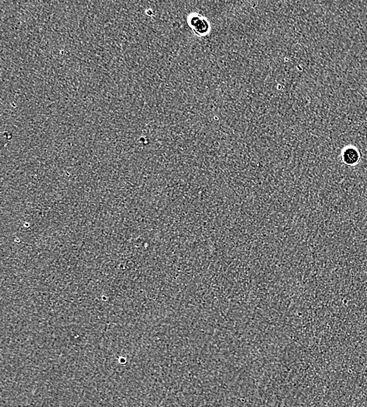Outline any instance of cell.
<instances>
[{
  "mask_svg": "<svg viewBox=\"0 0 367 407\" xmlns=\"http://www.w3.org/2000/svg\"><path fill=\"white\" fill-rule=\"evenodd\" d=\"M187 24L193 33L199 37L208 36L211 32V23L208 18L199 13H191L189 15Z\"/></svg>",
  "mask_w": 367,
  "mask_h": 407,
  "instance_id": "1",
  "label": "cell"
},
{
  "mask_svg": "<svg viewBox=\"0 0 367 407\" xmlns=\"http://www.w3.org/2000/svg\"><path fill=\"white\" fill-rule=\"evenodd\" d=\"M341 157H342V162L347 166H356L361 159L358 149L352 146L344 148L341 153Z\"/></svg>",
  "mask_w": 367,
  "mask_h": 407,
  "instance_id": "2",
  "label": "cell"
}]
</instances>
